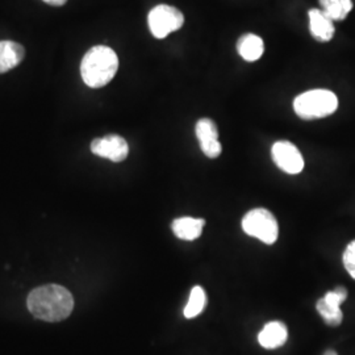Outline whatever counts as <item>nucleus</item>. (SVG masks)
<instances>
[{"label":"nucleus","instance_id":"1","mask_svg":"<svg viewBox=\"0 0 355 355\" xmlns=\"http://www.w3.org/2000/svg\"><path fill=\"white\" fill-rule=\"evenodd\" d=\"M26 305L36 318L48 322H58L69 318L74 309L71 292L60 284L37 287L28 295Z\"/></svg>","mask_w":355,"mask_h":355},{"label":"nucleus","instance_id":"2","mask_svg":"<svg viewBox=\"0 0 355 355\" xmlns=\"http://www.w3.org/2000/svg\"><path fill=\"white\" fill-rule=\"evenodd\" d=\"M119 70V58L114 49L98 45L91 48L80 64V76L91 89L107 86Z\"/></svg>","mask_w":355,"mask_h":355},{"label":"nucleus","instance_id":"3","mask_svg":"<svg viewBox=\"0 0 355 355\" xmlns=\"http://www.w3.org/2000/svg\"><path fill=\"white\" fill-rule=\"evenodd\" d=\"M338 108V98L329 89L305 91L293 101V111L303 120H318L334 114Z\"/></svg>","mask_w":355,"mask_h":355},{"label":"nucleus","instance_id":"4","mask_svg":"<svg viewBox=\"0 0 355 355\" xmlns=\"http://www.w3.org/2000/svg\"><path fill=\"white\" fill-rule=\"evenodd\" d=\"M242 229L243 232L255 237L259 241L272 245L278 240L279 236V225L275 218L266 208H254L249 211L242 218Z\"/></svg>","mask_w":355,"mask_h":355},{"label":"nucleus","instance_id":"5","mask_svg":"<svg viewBox=\"0 0 355 355\" xmlns=\"http://www.w3.org/2000/svg\"><path fill=\"white\" fill-rule=\"evenodd\" d=\"M148 24L153 36L162 40L183 26L184 16L173 6L159 4L155 6L148 15Z\"/></svg>","mask_w":355,"mask_h":355},{"label":"nucleus","instance_id":"6","mask_svg":"<svg viewBox=\"0 0 355 355\" xmlns=\"http://www.w3.org/2000/svg\"><path fill=\"white\" fill-rule=\"evenodd\" d=\"M271 158L282 171L290 175L300 174L304 168L302 153L290 141H277L271 148Z\"/></svg>","mask_w":355,"mask_h":355},{"label":"nucleus","instance_id":"7","mask_svg":"<svg viewBox=\"0 0 355 355\" xmlns=\"http://www.w3.org/2000/svg\"><path fill=\"white\" fill-rule=\"evenodd\" d=\"M91 152L98 157L110 159L112 162H123L129 154L127 140L119 135H108L102 139H95L91 142Z\"/></svg>","mask_w":355,"mask_h":355},{"label":"nucleus","instance_id":"8","mask_svg":"<svg viewBox=\"0 0 355 355\" xmlns=\"http://www.w3.org/2000/svg\"><path fill=\"white\" fill-rule=\"evenodd\" d=\"M347 299V291L343 287H337L334 291H329L316 303V309L325 324L330 327H338L343 322V315L341 304Z\"/></svg>","mask_w":355,"mask_h":355},{"label":"nucleus","instance_id":"9","mask_svg":"<svg viewBox=\"0 0 355 355\" xmlns=\"http://www.w3.org/2000/svg\"><path fill=\"white\" fill-rule=\"evenodd\" d=\"M195 135L205 157L211 159L220 157V154L223 152V146L218 141V129L212 119L203 117L198 120L195 127Z\"/></svg>","mask_w":355,"mask_h":355},{"label":"nucleus","instance_id":"10","mask_svg":"<svg viewBox=\"0 0 355 355\" xmlns=\"http://www.w3.org/2000/svg\"><path fill=\"white\" fill-rule=\"evenodd\" d=\"M309 31L312 37L318 42H329L334 36V21L327 13L318 8H312L308 12Z\"/></svg>","mask_w":355,"mask_h":355},{"label":"nucleus","instance_id":"11","mask_svg":"<svg viewBox=\"0 0 355 355\" xmlns=\"http://www.w3.org/2000/svg\"><path fill=\"white\" fill-rule=\"evenodd\" d=\"M288 340V330L287 327L279 321H271L265 325L258 334V343L268 350L278 349L283 346Z\"/></svg>","mask_w":355,"mask_h":355},{"label":"nucleus","instance_id":"12","mask_svg":"<svg viewBox=\"0 0 355 355\" xmlns=\"http://www.w3.org/2000/svg\"><path fill=\"white\" fill-rule=\"evenodd\" d=\"M205 220L204 218H193V217H178L173 224L171 229L179 240L183 241H195L203 233Z\"/></svg>","mask_w":355,"mask_h":355},{"label":"nucleus","instance_id":"13","mask_svg":"<svg viewBox=\"0 0 355 355\" xmlns=\"http://www.w3.org/2000/svg\"><path fill=\"white\" fill-rule=\"evenodd\" d=\"M237 51L243 61L255 62L265 53V42L262 38L254 33H246L239 38Z\"/></svg>","mask_w":355,"mask_h":355},{"label":"nucleus","instance_id":"14","mask_svg":"<svg viewBox=\"0 0 355 355\" xmlns=\"http://www.w3.org/2000/svg\"><path fill=\"white\" fill-rule=\"evenodd\" d=\"M26 51L23 45L13 41H0V74L15 69L23 61Z\"/></svg>","mask_w":355,"mask_h":355},{"label":"nucleus","instance_id":"15","mask_svg":"<svg viewBox=\"0 0 355 355\" xmlns=\"http://www.w3.org/2000/svg\"><path fill=\"white\" fill-rule=\"evenodd\" d=\"M320 4L333 21H343L353 10L352 0H320Z\"/></svg>","mask_w":355,"mask_h":355},{"label":"nucleus","instance_id":"16","mask_svg":"<svg viewBox=\"0 0 355 355\" xmlns=\"http://www.w3.org/2000/svg\"><path fill=\"white\" fill-rule=\"evenodd\" d=\"M207 305V295L204 288L200 286H196L191 290L190 299L189 303L184 308V318H193L199 316L204 311Z\"/></svg>","mask_w":355,"mask_h":355},{"label":"nucleus","instance_id":"17","mask_svg":"<svg viewBox=\"0 0 355 355\" xmlns=\"http://www.w3.org/2000/svg\"><path fill=\"white\" fill-rule=\"evenodd\" d=\"M343 265L350 277L355 279V240L347 245L343 253Z\"/></svg>","mask_w":355,"mask_h":355},{"label":"nucleus","instance_id":"18","mask_svg":"<svg viewBox=\"0 0 355 355\" xmlns=\"http://www.w3.org/2000/svg\"><path fill=\"white\" fill-rule=\"evenodd\" d=\"M46 4H51V6H57V7H60V6H64V3L67 1V0H44Z\"/></svg>","mask_w":355,"mask_h":355},{"label":"nucleus","instance_id":"19","mask_svg":"<svg viewBox=\"0 0 355 355\" xmlns=\"http://www.w3.org/2000/svg\"><path fill=\"white\" fill-rule=\"evenodd\" d=\"M324 355H338L334 350H328V352H325V354Z\"/></svg>","mask_w":355,"mask_h":355}]
</instances>
